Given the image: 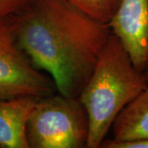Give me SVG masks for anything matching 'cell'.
I'll use <instances>...</instances> for the list:
<instances>
[{
    "instance_id": "cell-6",
    "label": "cell",
    "mask_w": 148,
    "mask_h": 148,
    "mask_svg": "<svg viewBox=\"0 0 148 148\" xmlns=\"http://www.w3.org/2000/svg\"><path fill=\"white\" fill-rule=\"evenodd\" d=\"M37 99L21 97L0 100V147L29 148L26 123Z\"/></svg>"
},
{
    "instance_id": "cell-1",
    "label": "cell",
    "mask_w": 148,
    "mask_h": 148,
    "mask_svg": "<svg viewBox=\"0 0 148 148\" xmlns=\"http://www.w3.org/2000/svg\"><path fill=\"white\" fill-rule=\"evenodd\" d=\"M15 27L21 50L68 97L78 96L111 33L64 0H34L15 16Z\"/></svg>"
},
{
    "instance_id": "cell-10",
    "label": "cell",
    "mask_w": 148,
    "mask_h": 148,
    "mask_svg": "<svg viewBox=\"0 0 148 148\" xmlns=\"http://www.w3.org/2000/svg\"><path fill=\"white\" fill-rule=\"evenodd\" d=\"M101 147L106 148H148V139L128 142H115L112 139H105Z\"/></svg>"
},
{
    "instance_id": "cell-11",
    "label": "cell",
    "mask_w": 148,
    "mask_h": 148,
    "mask_svg": "<svg viewBox=\"0 0 148 148\" xmlns=\"http://www.w3.org/2000/svg\"><path fill=\"white\" fill-rule=\"evenodd\" d=\"M144 74H145V76H146V77H147V81H148V68L146 69V70H145Z\"/></svg>"
},
{
    "instance_id": "cell-4",
    "label": "cell",
    "mask_w": 148,
    "mask_h": 148,
    "mask_svg": "<svg viewBox=\"0 0 148 148\" xmlns=\"http://www.w3.org/2000/svg\"><path fill=\"white\" fill-rule=\"evenodd\" d=\"M53 82L36 68L19 47L15 16L0 19V100L41 98L52 94Z\"/></svg>"
},
{
    "instance_id": "cell-9",
    "label": "cell",
    "mask_w": 148,
    "mask_h": 148,
    "mask_svg": "<svg viewBox=\"0 0 148 148\" xmlns=\"http://www.w3.org/2000/svg\"><path fill=\"white\" fill-rule=\"evenodd\" d=\"M34 0H0V19L16 16Z\"/></svg>"
},
{
    "instance_id": "cell-2",
    "label": "cell",
    "mask_w": 148,
    "mask_h": 148,
    "mask_svg": "<svg viewBox=\"0 0 148 148\" xmlns=\"http://www.w3.org/2000/svg\"><path fill=\"white\" fill-rule=\"evenodd\" d=\"M147 85L144 72L133 65L118 38L110 33L77 96L88 120L86 147H101L122 110Z\"/></svg>"
},
{
    "instance_id": "cell-7",
    "label": "cell",
    "mask_w": 148,
    "mask_h": 148,
    "mask_svg": "<svg viewBox=\"0 0 148 148\" xmlns=\"http://www.w3.org/2000/svg\"><path fill=\"white\" fill-rule=\"evenodd\" d=\"M111 129L115 142L148 139V85L122 110Z\"/></svg>"
},
{
    "instance_id": "cell-5",
    "label": "cell",
    "mask_w": 148,
    "mask_h": 148,
    "mask_svg": "<svg viewBox=\"0 0 148 148\" xmlns=\"http://www.w3.org/2000/svg\"><path fill=\"white\" fill-rule=\"evenodd\" d=\"M141 72L148 68V0H120L108 23Z\"/></svg>"
},
{
    "instance_id": "cell-8",
    "label": "cell",
    "mask_w": 148,
    "mask_h": 148,
    "mask_svg": "<svg viewBox=\"0 0 148 148\" xmlns=\"http://www.w3.org/2000/svg\"><path fill=\"white\" fill-rule=\"evenodd\" d=\"M88 16L108 24L120 0H64Z\"/></svg>"
},
{
    "instance_id": "cell-3",
    "label": "cell",
    "mask_w": 148,
    "mask_h": 148,
    "mask_svg": "<svg viewBox=\"0 0 148 148\" xmlns=\"http://www.w3.org/2000/svg\"><path fill=\"white\" fill-rule=\"evenodd\" d=\"M29 148L86 147L88 120L77 97L52 94L37 99L27 118Z\"/></svg>"
}]
</instances>
